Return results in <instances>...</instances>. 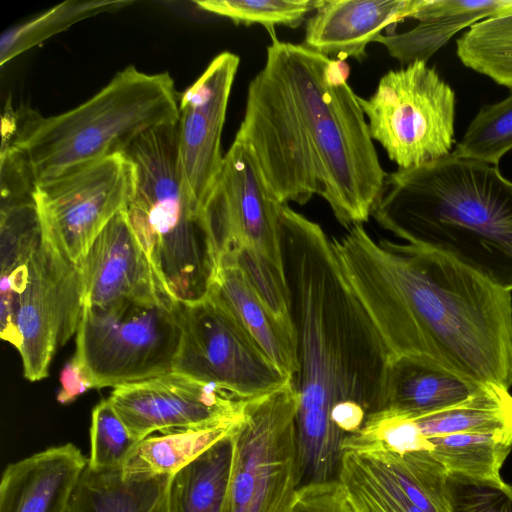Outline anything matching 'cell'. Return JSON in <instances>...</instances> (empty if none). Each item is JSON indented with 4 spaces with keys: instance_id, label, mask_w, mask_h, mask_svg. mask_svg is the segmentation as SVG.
<instances>
[{
    "instance_id": "cell-21",
    "label": "cell",
    "mask_w": 512,
    "mask_h": 512,
    "mask_svg": "<svg viewBox=\"0 0 512 512\" xmlns=\"http://www.w3.org/2000/svg\"><path fill=\"white\" fill-rule=\"evenodd\" d=\"M486 385L489 384L469 380L426 360L391 358L385 409L411 417L423 416L456 406Z\"/></svg>"
},
{
    "instance_id": "cell-16",
    "label": "cell",
    "mask_w": 512,
    "mask_h": 512,
    "mask_svg": "<svg viewBox=\"0 0 512 512\" xmlns=\"http://www.w3.org/2000/svg\"><path fill=\"white\" fill-rule=\"evenodd\" d=\"M77 265L84 305L171 298L136 238L124 209L104 226Z\"/></svg>"
},
{
    "instance_id": "cell-31",
    "label": "cell",
    "mask_w": 512,
    "mask_h": 512,
    "mask_svg": "<svg viewBox=\"0 0 512 512\" xmlns=\"http://www.w3.org/2000/svg\"><path fill=\"white\" fill-rule=\"evenodd\" d=\"M512 149V94L483 106L457 143L458 157L497 165Z\"/></svg>"
},
{
    "instance_id": "cell-28",
    "label": "cell",
    "mask_w": 512,
    "mask_h": 512,
    "mask_svg": "<svg viewBox=\"0 0 512 512\" xmlns=\"http://www.w3.org/2000/svg\"><path fill=\"white\" fill-rule=\"evenodd\" d=\"M422 439L465 432L512 430V395L509 389L489 384L470 399L447 409L409 416Z\"/></svg>"
},
{
    "instance_id": "cell-1",
    "label": "cell",
    "mask_w": 512,
    "mask_h": 512,
    "mask_svg": "<svg viewBox=\"0 0 512 512\" xmlns=\"http://www.w3.org/2000/svg\"><path fill=\"white\" fill-rule=\"evenodd\" d=\"M270 35L237 133L281 203L304 205L318 194L344 227L367 222L387 173L349 66Z\"/></svg>"
},
{
    "instance_id": "cell-23",
    "label": "cell",
    "mask_w": 512,
    "mask_h": 512,
    "mask_svg": "<svg viewBox=\"0 0 512 512\" xmlns=\"http://www.w3.org/2000/svg\"><path fill=\"white\" fill-rule=\"evenodd\" d=\"M173 477L127 476L121 470L94 471L86 467L69 512H171Z\"/></svg>"
},
{
    "instance_id": "cell-11",
    "label": "cell",
    "mask_w": 512,
    "mask_h": 512,
    "mask_svg": "<svg viewBox=\"0 0 512 512\" xmlns=\"http://www.w3.org/2000/svg\"><path fill=\"white\" fill-rule=\"evenodd\" d=\"M133 166L124 153L110 155L36 184L34 198L43 237L78 264L130 198Z\"/></svg>"
},
{
    "instance_id": "cell-27",
    "label": "cell",
    "mask_w": 512,
    "mask_h": 512,
    "mask_svg": "<svg viewBox=\"0 0 512 512\" xmlns=\"http://www.w3.org/2000/svg\"><path fill=\"white\" fill-rule=\"evenodd\" d=\"M338 479L355 512H427L372 454L343 451Z\"/></svg>"
},
{
    "instance_id": "cell-20",
    "label": "cell",
    "mask_w": 512,
    "mask_h": 512,
    "mask_svg": "<svg viewBox=\"0 0 512 512\" xmlns=\"http://www.w3.org/2000/svg\"><path fill=\"white\" fill-rule=\"evenodd\" d=\"M34 192L1 196L0 334L3 339L15 335L17 300L27 280L30 260L43 238Z\"/></svg>"
},
{
    "instance_id": "cell-33",
    "label": "cell",
    "mask_w": 512,
    "mask_h": 512,
    "mask_svg": "<svg viewBox=\"0 0 512 512\" xmlns=\"http://www.w3.org/2000/svg\"><path fill=\"white\" fill-rule=\"evenodd\" d=\"M138 442L109 399L103 400L92 411L87 467L94 471L121 470Z\"/></svg>"
},
{
    "instance_id": "cell-32",
    "label": "cell",
    "mask_w": 512,
    "mask_h": 512,
    "mask_svg": "<svg viewBox=\"0 0 512 512\" xmlns=\"http://www.w3.org/2000/svg\"><path fill=\"white\" fill-rule=\"evenodd\" d=\"M320 0H199L201 10L217 14L235 24H260L269 33L274 26L297 27L306 15L315 11Z\"/></svg>"
},
{
    "instance_id": "cell-13",
    "label": "cell",
    "mask_w": 512,
    "mask_h": 512,
    "mask_svg": "<svg viewBox=\"0 0 512 512\" xmlns=\"http://www.w3.org/2000/svg\"><path fill=\"white\" fill-rule=\"evenodd\" d=\"M83 309L78 265L43 237L30 260L15 313V348L29 381L48 376L53 356L77 332Z\"/></svg>"
},
{
    "instance_id": "cell-12",
    "label": "cell",
    "mask_w": 512,
    "mask_h": 512,
    "mask_svg": "<svg viewBox=\"0 0 512 512\" xmlns=\"http://www.w3.org/2000/svg\"><path fill=\"white\" fill-rule=\"evenodd\" d=\"M250 145L236 133L203 206L202 217L221 258L249 248L284 269L280 210Z\"/></svg>"
},
{
    "instance_id": "cell-17",
    "label": "cell",
    "mask_w": 512,
    "mask_h": 512,
    "mask_svg": "<svg viewBox=\"0 0 512 512\" xmlns=\"http://www.w3.org/2000/svg\"><path fill=\"white\" fill-rule=\"evenodd\" d=\"M418 0H320L307 20L304 46L331 59L362 61L385 28L412 18Z\"/></svg>"
},
{
    "instance_id": "cell-4",
    "label": "cell",
    "mask_w": 512,
    "mask_h": 512,
    "mask_svg": "<svg viewBox=\"0 0 512 512\" xmlns=\"http://www.w3.org/2000/svg\"><path fill=\"white\" fill-rule=\"evenodd\" d=\"M371 216L407 244L444 254L512 292V182L453 153L387 173Z\"/></svg>"
},
{
    "instance_id": "cell-35",
    "label": "cell",
    "mask_w": 512,
    "mask_h": 512,
    "mask_svg": "<svg viewBox=\"0 0 512 512\" xmlns=\"http://www.w3.org/2000/svg\"><path fill=\"white\" fill-rule=\"evenodd\" d=\"M289 512H355L338 478L300 485Z\"/></svg>"
},
{
    "instance_id": "cell-22",
    "label": "cell",
    "mask_w": 512,
    "mask_h": 512,
    "mask_svg": "<svg viewBox=\"0 0 512 512\" xmlns=\"http://www.w3.org/2000/svg\"><path fill=\"white\" fill-rule=\"evenodd\" d=\"M209 294L231 311L270 361L293 380L299 368L297 343L279 327L239 267L220 262Z\"/></svg>"
},
{
    "instance_id": "cell-7",
    "label": "cell",
    "mask_w": 512,
    "mask_h": 512,
    "mask_svg": "<svg viewBox=\"0 0 512 512\" xmlns=\"http://www.w3.org/2000/svg\"><path fill=\"white\" fill-rule=\"evenodd\" d=\"M180 339L171 298L84 305L73 358L92 388H115L172 372Z\"/></svg>"
},
{
    "instance_id": "cell-8",
    "label": "cell",
    "mask_w": 512,
    "mask_h": 512,
    "mask_svg": "<svg viewBox=\"0 0 512 512\" xmlns=\"http://www.w3.org/2000/svg\"><path fill=\"white\" fill-rule=\"evenodd\" d=\"M297 408L292 380L247 401L231 434V470L221 512H289L301 485Z\"/></svg>"
},
{
    "instance_id": "cell-18",
    "label": "cell",
    "mask_w": 512,
    "mask_h": 512,
    "mask_svg": "<svg viewBox=\"0 0 512 512\" xmlns=\"http://www.w3.org/2000/svg\"><path fill=\"white\" fill-rule=\"evenodd\" d=\"M88 459L72 443L46 448L7 465L0 512H69Z\"/></svg>"
},
{
    "instance_id": "cell-29",
    "label": "cell",
    "mask_w": 512,
    "mask_h": 512,
    "mask_svg": "<svg viewBox=\"0 0 512 512\" xmlns=\"http://www.w3.org/2000/svg\"><path fill=\"white\" fill-rule=\"evenodd\" d=\"M457 55L466 67L512 89V5L472 25L457 40Z\"/></svg>"
},
{
    "instance_id": "cell-15",
    "label": "cell",
    "mask_w": 512,
    "mask_h": 512,
    "mask_svg": "<svg viewBox=\"0 0 512 512\" xmlns=\"http://www.w3.org/2000/svg\"><path fill=\"white\" fill-rule=\"evenodd\" d=\"M239 63L232 52L218 54L179 97V164L189 199L201 213L222 169L221 136Z\"/></svg>"
},
{
    "instance_id": "cell-9",
    "label": "cell",
    "mask_w": 512,
    "mask_h": 512,
    "mask_svg": "<svg viewBox=\"0 0 512 512\" xmlns=\"http://www.w3.org/2000/svg\"><path fill=\"white\" fill-rule=\"evenodd\" d=\"M372 140L398 168L449 155L454 143V90L423 61L390 70L367 99L358 96Z\"/></svg>"
},
{
    "instance_id": "cell-6",
    "label": "cell",
    "mask_w": 512,
    "mask_h": 512,
    "mask_svg": "<svg viewBox=\"0 0 512 512\" xmlns=\"http://www.w3.org/2000/svg\"><path fill=\"white\" fill-rule=\"evenodd\" d=\"M133 166L127 220L167 294L177 302L209 295L218 260L202 213L180 169L177 122L152 128L124 153Z\"/></svg>"
},
{
    "instance_id": "cell-2",
    "label": "cell",
    "mask_w": 512,
    "mask_h": 512,
    "mask_svg": "<svg viewBox=\"0 0 512 512\" xmlns=\"http://www.w3.org/2000/svg\"><path fill=\"white\" fill-rule=\"evenodd\" d=\"M332 238L350 287L391 358L512 386V294L439 252L374 240L362 223Z\"/></svg>"
},
{
    "instance_id": "cell-30",
    "label": "cell",
    "mask_w": 512,
    "mask_h": 512,
    "mask_svg": "<svg viewBox=\"0 0 512 512\" xmlns=\"http://www.w3.org/2000/svg\"><path fill=\"white\" fill-rule=\"evenodd\" d=\"M132 3L127 0L65 1L4 31L0 37V65L4 66L12 58L78 21L100 13L113 12Z\"/></svg>"
},
{
    "instance_id": "cell-34",
    "label": "cell",
    "mask_w": 512,
    "mask_h": 512,
    "mask_svg": "<svg viewBox=\"0 0 512 512\" xmlns=\"http://www.w3.org/2000/svg\"><path fill=\"white\" fill-rule=\"evenodd\" d=\"M451 512H512V486L447 476Z\"/></svg>"
},
{
    "instance_id": "cell-26",
    "label": "cell",
    "mask_w": 512,
    "mask_h": 512,
    "mask_svg": "<svg viewBox=\"0 0 512 512\" xmlns=\"http://www.w3.org/2000/svg\"><path fill=\"white\" fill-rule=\"evenodd\" d=\"M231 435L179 470L170 489L171 512H221L229 482Z\"/></svg>"
},
{
    "instance_id": "cell-19",
    "label": "cell",
    "mask_w": 512,
    "mask_h": 512,
    "mask_svg": "<svg viewBox=\"0 0 512 512\" xmlns=\"http://www.w3.org/2000/svg\"><path fill=\"white\" fill-rule=\"evenodd\" d=\"M511 5L512 0H418L412 15L420 21L416 27L400 34H381L375 42L384 45L401 64L427 63L457 32Z\"/></svg>"
},
{
    "instance_id": "cell-25",
    "label": "cell",
    "mask_w": 512,
    "mask_h": 512,
    "mask_svg": "<svg viewBox=\"0 0 512 512\" xmlns=\"http://www.w3.org/2000/svg\"><path fill=\"white\" fill-rule=\"evenodd\" d=\"M239 423L148 436L136 444L121 471L127 476L175 475L214 444L231 435Z\"/></svg>"
},
{
    "instance_id": "cell-3",
    "label": "cell",
    "mask_w": 512,
    "mask_h": 512,
    "mask_svg": "<svg viewBox=\"0 0 512 512\" xmlns=\"http://www.w3.org/2000/svg\"><path fill=\"white\" fill-rule=\"evenodd\" d=\"M284 268L297 332L301 485L338 478L346 434L334 421L385 409L391 355L340 267L332 238L283 204Z\"/></svg>"
},
{
    "instance_id": "cell-14",
    "label": "cell",
    "mask_w": 512,
    "mask_h": 512,
    "mask_svg": "<svg viewBox=\"0 0 512 512\" xmlns=\"http://www.w3.org/2000/svg\"><path fill=\"white\" fill-rule=\"evenodd\" d=\"M130 434H161L239 423L248 400L175 371L115 387L108 398Z\"/></svg>"
},
{
    "instance_id": "cell-5",
    "label": "cell",
    "mask_w": 512,
    "mask_h": 512,
    "mask_svg": "<svg viewBox=\"0 0 512 512\" xmlns=\"http://www.w3.org/2000/svg\"><path fill=\"white\" fill-rule=\"evenodd\" d=\"M178 119L179 98L170 74H147L131 65L67 112L43 117L20 107L14 132L1 147L23 151L37 184L125 153L144 132Z\"/></svg>"
},
{
    "instance_id": "cell-24",
    "label": "cell",
    "mask_w": 512,
    "mask_h": 512,
    "mask_svg": "<svg viewBox=\"0 0 512 512\" xmlns=\"http://www.w3.org/2000/svg\"><path fill=\"white\" fill-rule=\"evenodd\" d=\"M512 450V430L465 432L423 439L421 452L448 476L500 483V470Z\"/></svg>"
},
{
    "instance_id": "cell-36",
    "label": "cell",
    "mask_w": 512,
    "mask_h": 512,
    "mask_svg": "<svg viewBox=\"0 0 512 512\" xmlns=\"http://www.w3.org/2000/svg\"><path fill=\"white\" fill-rule=\"evenodd\" d=\"M60 383L61 388L57 394V400L62 404L71 403L79 395L92 388L90 381L73 357L63 368Z\"/></svg>"
},
{
    "instance_id": "cell-10",
    "label": "cell",
    "mask_w": 512,
    "mask_h": 512,
    "mask_svg": "<svg viewBox=\"0 0 512 512\" xmlns=\"http://www.w3.org/2000/svg\"><path fill=\"white\" fill-rule=\"evenodd\" d=\"M176 310L181 339L173 371L221 386L244 400L269 394L292 380L214 296L176 301Z\"/></svg>"
}]
</instances>
